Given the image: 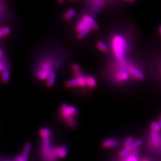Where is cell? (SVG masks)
<instances>
[{
    "label": "cell",
    "mask_w": 161,
    "mask_h": 161,
    "mask_svg": "<svg viewBox=\"0 0 161 161\" xmlns=\"http://www.w3.org/2000/svg\"><path fill=\"white\" fill-rule=\"evenodd\" d=\"M7 68V67H6L5 64H4L3 62H2L1 60H0V72H3V70H4Z\"/></svg>",
    "instance_id": "83f0119b"
},
{
    "label": "cell",
    "mask_w": 161,
    "mask_h": 161,
    "mask_svg": "<svg viewBox=\"0 0 161 161\" xmlns=\"http://www.w3.org/2000/svg\"><path fill=\"white\" fill-rule=\"evenodd\" d=\"M88 26V25L86 24V22H84L83 20L82 21L80 22L76 26V30L78 32H80L81 31H82L83 29H85L86 26Z\"/></svg>",
    "instance_id": "cb8c5ba5"
},
{
    "label": "cell",
    "mask_w": 161,
    "mask_h": 161,
    "mask_svg": "<svg viewBox=\"0 0 161 161\" xmlns=\"http://www.w3.org/2000/svg\"><path fill=\"white\" fill-rule=\"evenodd\" d=\"M140 161H150L147 158H143V159H142V160Z\"/></svg>",
    "instance_id": "4dcf8cb0"
},
{
    "label": "cell",
    "mask_w": 161,
    "mask_h": 161,
    "mask_svg": "<svg viewBox=\"0 0 161 161\" xmlns=\"http://www.w3.org/2000/svg\"><path fill=\"white\" fill-rule=\"evenodd\" d=\"M134 142V139L132 137H128V138L125 139L124 143V148L126 147H131L132 144Z\"/></svg>",
    "instance_id": "ac0fdd59"
},
{
    "label": "cell",
    "mask_w": 161,
    "mask_h": 161,
    "mask_svg": "<svg viewBox=\"0 0 161 161\" xmlns=\"http://www.w3.org/2000/svg\"><path fill=\"white\" fill-rule=\"evenodd\" d=\"M42 153L43 157L47 161H57L58 156L56 147H52L50 137L42 138Z\"/></svg>",
    "instance_id": "6da1fadb"
},
{
    "label": "cell",
    "mask_w": 161,
    "mask_h": 161,
    "mask_svg": "<svg viewBox=\"0 0 161 161\" xmlns=\"http://www.w3.org/2000/svg\"><path fill=\"white\" fill-rule=\"evenodd\" d=\"M159 128L158 126V122H153L150 126V131L151 133H158L159 131Z\"/></svg>",
    "instance_id": "ffe728a7"
},
{
    "label": "cell",
    "mask_w": 161,
    "mask_h": 161,
    "mask_svg": "<svg viewBox=\"0 0 161 161\" xmlns=\"http://www.w3.org/2000/svg\"><path fill=\"white\" fill-rule=\"evenodd\" d=\"M112 47L116 57L122 60L124 56V52L127 47L125 41L120 35H116L112 41Z\"/></svg>",
    "instance_id": "7a4b0ae2"
},
{
    "label": "cell",
    "mask_w": 161,
    "mask_h": 161,
    "mask_svg": "<svg viewBox=\"0 0 161 161\" xmlns=\"http://www.w3.org/2000/svg\"><path fill=\"white\" fill-rule=\"evenodd\" d=\"M129 70H130V72L132 75H134L135 77H136L137 78L140 79V80H142V79L144 78L143 74L142 72H140V70H138V69L131 67V68H130Z\"/></svg>",
    "instance_id": "8fae6325"
},
{
    "label": "cell",
    "mask_w": 161,
    "mask_h": 161,
    "mask_svg": "<svg viewBox=\"0 0 161 161\" xmlns=\"http://www.w3.org/2000/svg\"><path fill=\"white\" fill-rule=\"evenodd\" d=\"M132 152V150L131 147L124 148L123 149L121 150V151L119 152V157L124 158L127 157V156L129 155Z\"/></svg>",
    "instance_id": "9a60e30c"
},
{
    "label": "cell",
    "mask_w": 161,
    "mask_h": 161,
    "mask_svg": "<svg viewBox=\"0 0 161 161\" xmlns=\"http://www.w3.org/2000/svg\"><path fill=\"white\" fill-rule=\"evenodd\" d=\"M68 106L66 104H64L61 107V113L64 120L70 127H74L75 125V121L73 116L69 114L68 111Z\"/></svg>",
    "instance_id": "3957f363"
},
{
    "label": "cell",
    "mask_w": 161,
    "mask_h": 161,
    "mask_svg": "<svg viewBox=\"0 0 161 161\" xmlns=\"http://www.w3.org/2000/svg\"><path fill=\"white\" fill-rule=\"evenodd\" d=\"M10 72L8 68H7L4 70H3L1 72V79L4 83H7L10 80Z\"/></svg>",
    "instance_id": "30bf717a"
},
{
    "label": "cell",
    "mask_w": 161,
    "mask_h": 161,
    "mask_svg": "<svg viewBox=\"0 0 161 161\" xmlns=\"http://www.w3.org/2000/svg\"><path fill=\"white\" fill-rule=\"evenodd\" d=\"M160 31H161V28H160Z\"/></svg>",
    "instance_id": "d6a6232c"
},
{
    "label": "cell",
    "mask_w": 161,
    "mask_h": 161,
    "mask_svg": "<svg viewBox=\"0 0 161 161\" xmlns=\"http://www.w3.org/2000/svg\"><path fill=\"white\" fill-rule=\"evenodd\" d=\"M86 84L91 87H94L96 86V81L92 76H88L86 78Z\"/></svg>",
    "instance_id": "d6986e66"
},
{
    "label": "cell",
    "mask_w": 161,
    "mask_h": 161,
    "mask_svg": "<svg viewBox=\"0 0 161 161\" xmlns=\"http://www.w3.org/2000/svg\"><path fill=\"white\" fill-rule=\"evenodd\" d=\"M55 80H56V74L54 72H52L51 73L49 74V75H48L46 80L47 86L49 87L53 86L55 82Z\"/></svg>",
    "instance_id": "7c38bea8"
},
{
    "label": "cell",
    "mask_w": 161,
    "mask_h": 161,
    "mask_svg": "<svg viewBox=\"0 0 161 161\" xmlns=\"http://www.w3.org/2000/svg\"><path fill=\"white\" fill-rule=\"evenodd\" d=\"M118 145V142L115 139H107L105 140L102 143V146L104 148L110 149L117 147Z\"/></svg>",
    "instance_id": "5b68a950"
},
{
    "label": "cell",
    "mask_w": 161,
    "mask_h": 161,
    "mask_svg": "<svg viewBox=\"0 0 161 161\" xmlns=\"http://www.w3.org/2000/svg\"><path fill=\"white\" fill-rule=\"evenodd\" d=\"M10 33V29L8 27H4L0 28V37L5 36Z\"/></svg>",
    "instance_id": "603a6c76"
},
{
    "label": "cell",
    "mask_w": 161,
    "mask_h": 161,
    "mask_svg": "<svg viewBox=\"0 0 161 161\" xmlns=\"http://www.w3.org/2000/svg\"><path fill=\"white\" fill-rule=\"evenodd\" d=\"M40 134L42 138H48V137H50L51 132L48 128H43L41 129L40 131Z\"/></svg>",
    "instance_id": "2e32d148"
},
{
    "label": "cell",
    "mask_w": 161,
    "mask_h": 161,
    "mask_svg": "<svg viewBox=\"0 0 161 161\" xmlns=\"http://www.w3.org/2000/svg\"><path fill=\"white\" fill-rule=\"evenodd\" d=\"M3 56H4V53L1 50H0V60H1L2 58H3Z\"/></svg>",
    "instance_id": "f1b7e54d"
},
{
    "label": "cell",
    "mask_w": 161,
    "mask_h": 161,
    "mask_svg": "<svg viewBox=\"0 0 161 161\" xmlns=\"http://www.w3.org/2000/svg\"><path fill=\"white\" fill-rule=\"evenodd\" d=\"M97 47L102 52H106L108 51V47L102 42H98Z\"/></svg>",
    "instance_id": "484cf974"
},
{
    "label": "cell",
    "mask_w": 161,
    "mask_h": 161,
    "mask_svg": "<svg viewBox=\"0 0 161 161\" xmlns=\"http://www.w3.org/2000/svg\"><path fill=\"white\" fill-rule=\"evenodd\" d=\"M75 10L74 8H70L64 14V19L65 20H69L75 15Z\"/></svg>",
    "instance_id": "e0dca14e"
},
{
    "label": "cell",
    "mask_w": 161,
    "mask_h": 161,
    "mask_svg": "<svg viewBox=\"0 0 161 161\" xmlns=\"http://www.w3.org/2000/svg\"><path fill=\"white\" fill-rule=\"evenodd\" d=\"M72 69H73V70H74L75 75H76L77 76H78V77L82 76V72H81V70H80V67L79 65H78L76 64H74L73 66H72Z\"/></svg>",
    "instance_id": "7402d4cb"
},
{
    "label": "cell",
    "mask_w": 161,
    "mask_h": 161,
    "mask_svg": "<svg viewBox=\"0 0 161 161\" xmlns=\"http://www.w3.org/2000/svg\"><path fill=\"white\" fill-rule=\"evenodd\" d=\"M123 161H138V151L134 150L131 152L129 156H127V158H124V160Z\"/></svg>",
    "instance_id": "4fadbf2b"
},
{
    "label": "cell",
    "mask_w": 161,
    "mask_h": 161,
    "mask_svg": "<svg viewBox=\"0 0 161 161\" xmlns=\"http://www.w3.org/2000/svg\"><path fill=\"white\" fill-rule=\"evenodd\" d=\"M142 140L138 139V140L134 141V143L131 146V148L132 151L136 150L142 145Z\"/></svg>",
    "instance_id": "d4e9b609"
},
{
    "label": "cell",
    "mask_w": 161,
    "mask_h": 161,
    "mask_svg": "<svg viewBox=\"0 0 161 161\" xmlns=\"http://www.w3.org/2000/svg\"><path fill=\"white\" fill-rule=\"evenodd\" d=\"M158 126H159V130H161V117H160V118H159V122H158Z\"/></svg>",
    "instance_id": "f546056e"
},
{
    "label": "cell",
    "mask_w": 161,
    "mask_h": 161,
    "mask_svg": "<svg viewBox=\"0 0 161 161\" xmlns=\"http://www.w3.org/2000/svg\"><path fill=\"white\" fill-rule=\"evenodd\" d=\"M92 28L90 26L88 25L85 29H83L82 31H81L80 32V33L78 35V38L79 39L84 38L86 36V35L88 34V33L92 30Z\"/></svg>",
    "instance_id": "5bb4252c"
},
{
    "label": "cell",
    "mask_w": 161,
    "mask_h": 161,
    "mask_svg": "<svg viewBox=\"0 0 161 161\" xmlns=\"http://www.w3.org/2000/svg\"><path fill=\"white\" fill-rule=\"evenodd\" d=\"M56 152L58 158H64L68 154V149L64 146H58L56 147Z\"/></svg>",
    "instance_id": "ba28073f"
},
{
    "label": "cell",
    "mask_w": 161,
    "mask_h": 161,
    "mask_svg": "<svg viewBox=\"0 0 161 161\" xmlns=\"http://www.w3.org/2000/svg\"><path fill=\"white\" fill-rule=\"evenodd\" d=\"M86 78L83 76L77 77L74 79L70 80L66 82V86L68 87H74V86H86Z\"/></svg>",
    "instance_id": "277c9868"
},
{
    "label": "cell",
    "mask_w": 161,
    "mask_h": 161,
    "mask_svg": "<svg viewBox=\"0 0 161 161\" xmlns=\"http://www.w3.org/2000/svg\"><path fill=\"white\" fill-rule=\"evenodd\" d=\"M68 111L70 115L72 116H74L77 114V110L74 106H69L68 108Z\"/></svg>",
    "instance_id": "4316f807"
},
{
    "label": "cell",
    "mask_w": 161,
    "mask_h": 161,
    "mask_svg": "<svg viewBox=\"0 0 161 161\" xmlns=\"http://www.w3.org/2000/svg\"><path fill=\"white\" fill-rule=\"evenodd\" d=\"M83 20L86 22V24L89 26H90L92 28L94 29H98V26L97 23L94 20L92 17L88 15H86L83 17Z\"/></svg>",
    "instance_id": "52a82bcc"
},
{
    "label": "cell",
    "mask_w": 161,
    "mask_h": 161,
    "mask_svg": "<svg viewBox=\"0 0 161 161\" xmlns=\"http://www.w3.org/2000/svg\"><path fill=\"white\" fill-rule=\"evenodd\" d=\"M128 78V74L126 72H122L117 75V79L119 80H126Z\"/></svg>",
    "instance_id": "44dd1931"
},
{
    "label": "cell",
    "mask_w": 161,
    "mask_h": 161,
    "mask_svg": "<svg viewBox=\"0 0 161 161\" xmlns=\"http://www.w3.org/2000/svg\"><path fill=\"white\" fill-rule=\"evenodd\" d=\"M161 138L159 133H151L150 143L154 147L158 146L161 144Z\"/></svg>",
    "instance_id": "8992f818"
},
{
    "label": "cell",
    "mask_w": 161,
    "mask_h": 161,
    "mask_svg": "<svg viewBox=\"0 0 161 161\" xmlns=\"http://www.w3.org/2000/svg\"><path fill=\"white\" fill-rule=\"evenodd\" d=\"M64 0H61V1H58V3H60V4H62V3H64Z\"/></svg>",
    "instance_id": "1f68e13d"
},
{
    "label": "cell",
    "mask_w": 161,
    "mask_h": 161,
    "mask_svg": "<svg viewBox=\"0 0 161 161\" xmlns=\"http://www.w3.org/2000/svg\"><path fill=\"white\" fill-rule=\"evenodd\" d=\"M41 70L44 72L47 73V74L49 75L50 73L52 72V64L50 62H45L43 64H42L41 69Z\"/></svg>",
    "instance_id": "9c48e42d"
}]
</instances>
